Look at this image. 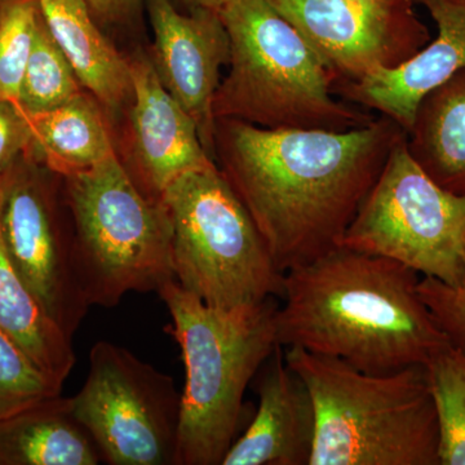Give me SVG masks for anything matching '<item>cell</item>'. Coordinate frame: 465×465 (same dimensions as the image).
<instances>
[{
    "label": "cell",
    "instance_id": "1",
    "mask_svg": "<svg viewBox=\"0 0 465 465\" xmlns=\"http://www.w3.org/2000/svg\"><path fill=\"white\" fill-rule=\"evenodd\" d=\"M405 136L384 115L342 133L216 119L215 161L284 274L339 246Z\"/></svg>",
    "mask_w": 465,
    "mask_h": 465
},
{
    "label": "cell",
    "instance_id": "2",
    "mask_svg": "<svg viewBox=\"0 0 465 465\" xmlns=\"http://www.w3.org/2000/svg\"><path fill=\"white\" fill-rule=\"evenodd\" d=\"M419 273L338 246L283 274L278 344L370 374L427 365L452 344L419 295Z\"/></svg>",
    "mask_w": 465,
    "mask_h": 465
},
{
    "label": "cell",
    "instance_id": "3",
    "mask_svg": "<svg viewBox=\"0 0 465 465\" xmlns=\"http://www.w3.org/2000/svg\"><path fill=\"white\" fill-rule=\"evenodd\" d=\"M157 293L185 366L176 465H223L238 439L244 391L280 345L277 302L211 307L174 280Z\"/></svg>",
    "mask_w": 465,
    "mask_h": 465
},
{
    "label": "cell",
    "instance_id": "4",
    "mask_svg": "<svg viewBox=\"0 0 465 465\" xmlns=\"http://www.w3.org/2000/svg\"><path fill=\"white\" fill-rule=\"evenodd\" d=\"M284 360L316 409L309 465H440V425L424 365L370 374L298 347Z\"/></svg>",
    "mask_w": 465,
    "mask_h": 465
},
{
    "label": "cell",
    "instance_id": "5",
    "mask_svg": "<svg viewBox=\"0 0 465 465\" xmlns=\"http://www.w3.org/2000/svg\"><path fill=\"white\" fill-rule=\"evenodd\" d=\"M231 41L215 119L269 130L342 131L372 116L333 99V79L316 52L268 0H234L220 12Z\"/></svg>",
    "mask_w": 465,
    "mask_h": 465
},
{
    "label": "cell",
    "instance_id": "6",
    "mask_svg": "<svg viewBox=\"0 0 465 465\" xmlns=\"http://www.w3.org/2000/svg\"><path fill=\"white\" fill-rule=\"evenodd\" d=\"M64 182L90 307L114 308L127 293L158 292L174 280L164 208L143 194L118 154Z\"/></svg>",
    "mask_w": 465,
    "mask_h": 465
},
{
    "label": "cell",
    "instance_id": "7",
    "mask_svg": "<svg viewBox=\"0 0 465 465\" xmlns=\"http://www.w3.org/2000/svg\"><path fill=\"white\" fill-rule=\"evenodd\" d=\"M159 202L171 226L174 281L183 290L217 308L282 296L283 273L217 164L183 174Z\"/></svg>",
    "mask_w": 465,
    "mask_h": 465
},
{
    "label": "cell",
    "instance_id": "8",
    "mask_svg": "<svg viewBox=\"0 0 465 465\" xmlns=\"http://www.w3.org/2000/svg\"><path fill=\"white\" fill-rule=\"evenodd\" d=\"M406 136L391 150L339 246L394 260L440 282L463 283L465 194L434 183L410 155Z\"/></svg>",
    "mask_w": 465,
    "mask_h": 465
},
{
    "label": "cell",
    "instance_id": "9",
    "mask_svg": "<svg viewBox=\"0 0 465 465\" xmlns=\"http://www.w3.org/2000/svg\"><path fill=\"white\" fill-rule=\"evenodd\" d=\"M70 410L110 465H176L182 393L170 375L101 341Z\"/></svg>",
    "mask_w": 465,
    "mask_h": 465
},
{
    "label": "cell",
    "instance_id": "10",
    "mask_svg": "<svg viewBox=\"0 0 465 465\" xmlns=\"http://www.w3.org/2000/svg\"><path fill=\"white\" fill-rule=\"evenodd\" d=\"M332 75L333 87L394 69L432 41L415 0H268Z\"/></svg>",
    "mask_w": 465,
    "mask_h": 465
},
{
    "label": "cell",
    "instance_id": "11",
    "mask_svg": "<svg viewBox=\"0 0 465 465\" xmlns=\"http://www.w3.org/2000/svg\"><path fill=\"white\" fill-rule=\"evenodd\" d=\"M0 231L18 274L73 341L91 308L76 273L74 232H64L51 188L26 157L3 176Z\"/></svg>",
    "mask_w": 465,
    "mask_h": 465
},
{
    "label": "cell",
    "instance_id": "12",
    "mask_svg": "<svg viewBox=\"0 0 465 465\" xmlns=\"http://www.w3.org/2000/svg\"><path fill=\"white\" fill-rule=\"evenodd\" d=\"M154 43L150 61L161 84L197 127L204 149L215 161L213 100L231 41L219 14L191 9L182 14L173 0H145Z\"/></svg>",
    "mask_w": 465,
    "mask_h": 465
},
{
    "label": "cell",
    "instance_id": "13",
    "mask_svg": "<svg viewBox=\"0 0 465 465\" xmlns=\"http://www.w3.org/2000/svg\"><path fill=\"white\" fill-rule=\"evenodd\" d=\"M133 97L130 150L124 163L150 200L159 201L183 174L215 166L191 115L168 94L149 57L128 58Z\"/></svg>",
    "mask_w": 465,
    "mask_h": 465
},
{
    "label": "cell",
    "instance_id": "14",
    "mask_svg": "<svg viewBox=\"0 0 465 465\" xmlns=\"http://www.w3.org/2000/svg\"><path fill=\"white\" fill-rule=\"evenodd\" d=\"M415 3L423 5L436 23V39L399 67L333 87L349 103L393 119L406 133L425 94L465 69V0Z\"/></svg>",
    "mask_w": 465,
    "mask_h": 465
},
{
    "label": "cell",
    "instance_id": "15",
    "mask_svg": "<svg viewBox=\"0 0 465 465\" xmlns=\"http://www.w3.org/2000/svg\"><path fill=\"white\" fill-rule=\"evenodd\" d=\"M259 407L223 465H309L316 440V409L304 381L278 345L258 372Z\"/></svg>",
    "mask_w": 465,
    "mask_h": 465
},
{
    "label": "cell",
    "instance_id": "16",
    "mask_svg": "<svg viewBox=\"0 0 465 465\" xmlns=\"http://www.w3.org/2000/svg\"><path fill=\"white\" fill-rule=\"evenodd\" d=\"M43 18L84 90L118 112L133 97L128 58L104 35L84 0H39Z\"/></svg>",
    "mask_w": 465,
    "mask_h": 465
},
{
    "label": "cell",
    "instance_id": "17",
    "mask_svg": "<svg viewBox=\"0 0 465 465\" xmlns=\"http://www.w3.org/2000/svg\"><path fill=\"white\" fill-rule=\"evenodd\" d=\"M27 157L60 177L84 173L116 154L101 104L88 91L48 112L26 113Z\"/></svg>",
    "mask_w": 465,
    "mask_h": 465
},
{
    "label": "cell",
    "instance_id": "18",
    "mask_svg": "<svg viewBox=\"0 0 465 465\" xmlns=\"http://www.w3.org/2000/svg\"><path fill=\"white\" fill-rule=\"evenodd\" d=\"M103 461L69 397L43 401L0 421V465H97Z\"/></svg>",
    "mask_w": 465,
    "mask_h": 465
},
{
    "label": "cell",
    "instance_id": "19",
    "mask_svg": "<svg viewBox=\"0 0 465 465\" xmlns=\"http://www.w3.org/2000/svg\"><path fill=\"white\" fill-rule=\"evenodd\" d=\"M407 150L440 188L465 194V69L428 92L406 133Z\"/></svg>",
    "mask_w": 465,
    "mask_h": 465
},
{
    "label": "cell",
    "instance_id": "20",
    "mask_svg": "<svg viewBox=\"0 0 465 465\" xmlns=\"http://www.w3.org/2000/svg\"><path fill=\"white\" fill-rule=\"evenodd\" d=\"M3 176L0 177L2 200ZM0 330L45 374L64 384L75 365L73 341L43 309L9 258L0 231Z\"/></svg>",
    "mask_w": 465,
    "mask_h": 465
},
{
    "label": "cell",
    "instance_id": "21",
    "mask_svg": "<svg viewBox=\"0 0 465 465\" xmlns=\"http://www.w3.org/2000/svg\"><path fill=\"white\" fill-rule=\"evenodd\" d=\"M84 91L42 15L21 84L20 108L29 114L48 112L65 105Z\"/></svg>",
    "mask_w": 465,
    "mask_h": 465
},
{
    "label": "cell",
    "instance_id": "22",
    "mask_svg": "<svg viewBox=\"0 0 465 465\" xmlns=\"http://www.w3.org/2000/svg\"><path fill=\"white\" fill-rule=\"evenodd\" d=\"M440 425V465H465V349L451 344L425 365Z\"/></svg>",
    "mask_w": 465,
    "mask_h": 465
},
{
    "label": "cell",
    "instance_id": "23",
    "mask_svg": "<svg viewBox=\"0 0 465 465\" xmlns=\"http://www.w3.org/2000/svg\"><path fill=\"white\" fill-rule=\"evenodd\" d=\"M41 16L39 0H0V100L20 106L21 84Z\"/></svg>",
    "mask_w": 465,
    "mask_h": 465
},
{
    "label": "cell",
    "instance_id": "24",
    "mask_svg": "<svg viewBox=\"0 0 465 465\" xmlns=\"http://www.w3.org/2000/svg\"><path fill=\"white\" fill-rule=\"evenodd\" d=\"M63 385L0 330V421L60 396Z\"/></svg>",
    "mask_w": 465,
    "mask_h": 465
},
{
    "label": "cell",
    "instance_id": "25",
    "mask_svg": "<svg viewBox=\"0 0 465 465\" xmlns=\"http://www.w3.org/2000/svg\"><path fill=\"white\" fill-rule=\"evenodd\" d=\"M418 291L452 344L465 349V282L448 284L424 277Z\"/></svg>",
    "mask_w": 465,
    "mask_h": 465
},
{
    "label": "cell",
    "instance_id": "26",
    "mask_svg": "<svg viewBox=\"0 0 465 465\" xmlns=\"http://www.w3.org/2000/svg\"><path fill=\"white\" fill-rule=\"evenodd\" d=\"M29 146L26 113L16 104L0 100V177L27 157Z\"/></svg>",
    "mask_w": 465,
    "mask_h": 465
},
{
    "label": "cell",
    "instance_id": "27",
    "mask_svg": "<svg viewBox=\"0 0 465 465\" xmlns=\"http://www.w3.org/2000/svg\"><path fill=\"white\" fill-rule=\"evenodd\" d=\"M94 20L100 24H112L124 20L139 0H84Z\"/></svg>",
    "mask_w": 465,
    "mask_h": 465
},
{
    "label": "cell",
    "instance_id": "28",
    "mask_svg": "<svg viewBox=\"0 0 465 465\" xmlns=\"http://www.w3.org/2000/svg\"><path fill=\"white\" fill-rule=\"evenodd\" d=\"M186 7L191 9H207V11L216 12L220 14L223 9L232 5L234 0H180Z\"/></svg>",
    "mask_w": 465,
    "mask_h": 465
}]
</instances>
